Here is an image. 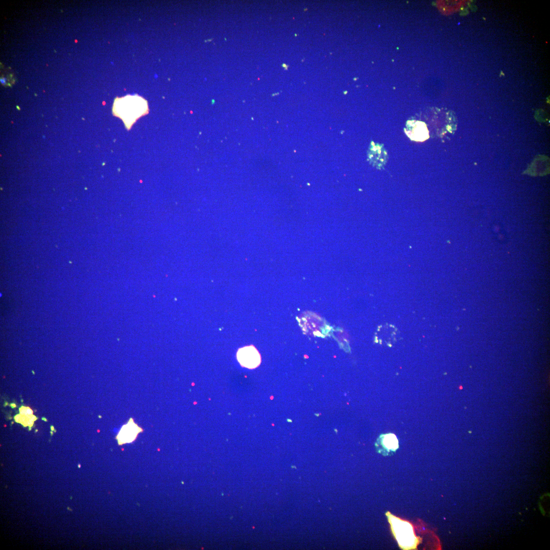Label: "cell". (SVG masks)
<instances>
[{
	"mask_svg": "<svg viewBox=\"0 0 550 550\" xmlns=\"http://www.w3.org/2000/svg\"><path fill=\"white\" fill-rule=\"evenodd\" d=\"M148 111L147 101L138 95L116 98L113 108L114 114L120 118L128 128Z\"/></svg>",
	"mask_w": 550,
	"mask_h": 550,
	"instance_id": "obj_1",
	"label": "cell"
},
{
	"mask_svg": "<svg viewBox=\"0 0 550 550\" xmlns=\"http://www.w3.org/2000/svg\"><path fill=\"white\" fill-rule=\"evenodd\" d=\"M386 515L400 547L405 550L416 549L421 542V539L415 534L413 525L392 514L389 511Z\"/></svg>",
	"mask_w": 550,
	"mask_h": 550,
	"instance_id": "obj_2",
	"label": "cell"
},
{
	"mask_svg": "<svg viewBox=\"0 0 550 550\" xmlns=\"http://www.w3.org/2000/svg\"><path fill=\"white\" fill-rule=\"evenodd\" d=\"M237 359L242 366L249 369L257 367L261 362L259 353L252 346L240 348L237 353Z\"/></svg>",
	"mask_w": 550,
	"mask_h": 550,
	"instance_id": "obj_3",
	"label": "cell"
},
{
	"mask_svg": "<svg viewBox=\"0 0 550 550\" xmlns=\"http://www.w3.org/2000/svg\"><path fill=\"white\" fill-rule=\"evenodd\" d=\"M405 131L408 137L414 141L422 142L429 137L426 124L421 121H408Z\"/></svg>",
	"mask_w": 550,
	"mask_h": 550,
	"instance_id": "obj_4",
	"label": "cell"
},
{
	"mask_svg": "<svg viewBox=\"0 0 550 550\" xmlns=\"http://www.w3.org/2000/svg\"><path fill=\"white\" fill-rule=\"evenodd\" d=\"M142 429L131 418L124 424L121 428L117 439L119 444L130 443L132 442L136 438L139 433Z\"/></svg>",
	"mask_w": 550,
	"mask_h": 550,
	"instance_id": "obj_5",
	"label": "cell"
},
{
	"mask_svg": "<svg viewBox=\"0 0 550 550\" xmlns=\"http://www.w3.org/2000/svg\"><path fill=\"white\" fill-rule=\"evenodd\" d=\"M378 443L380 446V452L388 455L391 452L395 451L398 448V442L396 436L392 433L381 435Z\"/></svg>",
	"mask_w": 550,
	"mask_h": 550,
	"instance_id": "obj_6",
	"label": "cell"
},
{
	"mask_svg": "<svg viewBox=\"0 0 550 550\" xmlns=\"http://www.w3.org/2000/svg\"><path fill=\"white\" fill-rule=\"evenodd\" d=\"M14 419L15 422L21 423L24 427H31L33 425L34 422L37 419V418L33 415H24L19 414L14 417Z\"/></svg>",
	"mask_w": 550,
	"mask_h": 550,
	"instance_id": "obj_7",
	"label": "cell"
},
{
	"mask_svg": "<svg viewBox=\"0 0 550 550\" xmlns=\"http://www.w3.org/2000/svg\"><path fill=\"white\" fill-rule=\"evenodd\" d=\"M19 413L21 415H33V410L28 407L21 406L19 408Z\"/></svg>",
	"mask_w": 550,
	"mask_h": 550,
	"instance_id": "obj_8",
	"label": "cell"
},
{
	"mask_svg": "<svg viewBox=\"0 0 550 550\" xmlns=\"http://www.w3.org/2000/svg\"><path fill=\"white\" fill-rule=\"evenodd\" d=\"M11 405V407H12V408H14V407H16V405H15V404H14V403L11 404V405Z\"/></svg>",
	"mask_w": 550,
	"mask_h": 550,
	"instance_id": "obj_9",
	"label": "cell"
},
{
	"mask_svg": "<svg viewBox=\"0 0 550 550\" xmlns=\"http://www.w3.org/2000/svg\"><path fill=\"white\" fill-rule=\"evenodd\" d=\"M42 419L44 420L45 421H47V420L44 418H43Z\"/></svg>",
	"mask_w": 550,
	"mask_h": 550,
	"instance_id": "obj_10",
	"label": "cell"
},
{
	"mask_svg": "<svg viewBox=\"0 0 550 550\" xmlns=\"http://www.w3.org/2000/svg\"><path fill=\"white\" fill-rule=\"evenodd\" d=\"M51 430H53V429H54V428H53V426H51Z\"/></svg>",
	"mask_w": 550,
	"mask_h": 550,
	"instance_id": "obj_11",
	"label": "cell"
}]
</instances>
